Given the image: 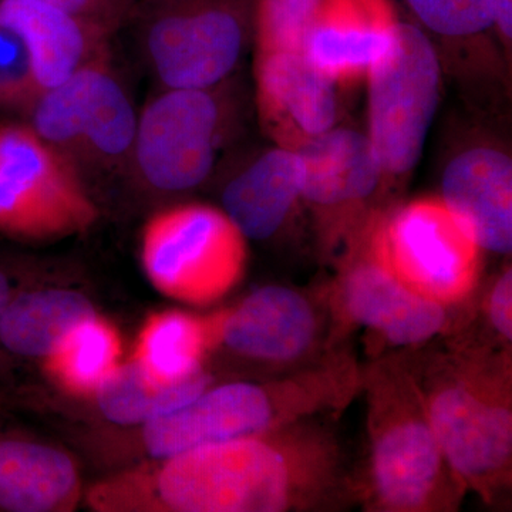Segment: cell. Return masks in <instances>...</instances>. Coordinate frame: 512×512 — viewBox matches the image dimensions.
<instances>
[{"mask_svg": "<svg viewBox=\"0 0 512 512\" xmlns=\"http://www.w3.org/2000/svg\"><path fill=\"white\" fill-rule=\"evenodd\" d=\"M120 357L119 332L96 313L76 326L43 362L63 392L89 397L120 365Z\"/></svg>", "mask_w": 512, "mask_h": 512, "instance_id": "24", "label": "cell"}, {"mask_svg": "<svg viewBox=\"0 0 512 512\" xmlns=\"http://www.w3.org/2000/svg\"><path fill=\"white\" fill-rule=\"evenodd\" d=\"M211 350L214 343L208 316L164 311L144 323L133 360L158 382L174 383L204 370Z\"/></svg>", "mask_w": 512, "mask_h": 512, "instance_id": "23", "label": "cell"}, {"mask_svg": "<svg viewBox=\"0 0 512 512\" xmlns=\"http://www.w3.org/2000/svg\"><path fill=\"white\" fill-rule=\"evenodd\" d=\"M322 0H255L258 53L302 52Z\"/></svg>", "mask_w": 512, "mask_h": 512, "instance_id": "25", "label": "cell"}, {"mask_svg": "<svg viewBox=\"0 0 512 512\" xmlns=\"http://www.w3.org/2000/svg\"><path fill=\"white\" fill-rule=\"evenodd\" d=\"M99 218L93 192L29 123L0 121V232L56 241L89 231Z\"/></svg>", "mask_w": 512, "mask_h": 512, "instance_id": "7", "label": "cell"}, {"mask_svg": "<svg viewBox=\"0 0 512 512\" xmlns=\"http://www.w3.org/2000/svg\"><path fill=\"white\" fill-rule=\"evenodd\" d=\"M96 313L92 301L72 289L19 293L0 320V345L12 355L45 360Z\"/></svg>", "mask_w": 512, "mask_h": 512, "instance_id": "21", "label": "cell"}, {"mask_svg": "<svg viewBox=\"0 0 512 512\" xmlns=\"http://www.w3.org/2000/svg\"><path fill=\"white\" fill-rule=\"evenodd\" d=\"M490 3L493 25L508 45L512 39V0H488Z\"/></svg>", "mask_w": 512, "mask_h": 512, "instance_id": "30", "label": "cell"}, {"mask_svg": "<svg viewBox=\"0 0 512 512\" xmlns=\"http://www.w3.org/2000/svg\"><path fill=\"white\" fill-rule=\"evenodd\" d=\"M369 140L384 174L419 164L440 100L441 69L426 33L399 22L392 45L367 73Z\"/></svg>", "mask_w": 512, "mask_h": 512, "instance_id": "11", "label": "cell"}, {"mask_svg": "<svg viewBox=\"0 0 512 512\" xmlns=\"http://www.w3.org/2000/svg\"><path fill=\"white\" fill-rule=\"evenodd\" d=\"M390 0H322L303 55L335 84L363 79L399 26Z\"/></svg>", "mask_w": 512, "mask_h": 512, "instance_id": "16", "label": "cell"}, {"mask_svg": "<svg viewBox=\"0 0 512 512\" xmlns=\"http://www.w3.org/2000/svg\"><path fill=\"white\" fill-rule=\"evenodd\" d=\"M208 319L214 349L249 362L292 372L320 360L323 313L309 296L288 286H262Z\"/></svg>", "mask_w": 512, "mask_h": 512, "instance_id": "13", "label": "cell"}, {"mask_svg": "<svg viewBox=\"0 0 512 512\" xmlns=\"http://www.w3.org/2000/svg\"><path fill=\"white\" fill-rule=\"evenodd\" d=\"M39 96L28 47L16 30L0 22V106L28 111Z\"/></svg>", "mask_w": 512, "mask_h": 512, "instance_id": "27", "label": "cell"}, {"mask_svg": "<svg viewBox=\"0 0 512 512\" xmlns=\"http://www.w3.org/2000/svg\"><path fill=\"white\" fill-rule=\"evenodd\" d=\"M362 393L367 460L356 498L369 511H456L466 490L448 466L403 356L363 369Z\"/></svg>", "mask_w": 512, "mask_h": 512, "instance_id": "4", "label": "cell"}, {"mask_svg": "<svg viewBox=\"0 0 512 512\" xmlns=\"http://www.w3.org/2000/svg\"><path fill=\"white\" fill-rule=\"evenodd\" d=\"M363 369L335 352L266 383L210 386L174 412L141 426V444L154 458L192 448L261 436L320 414L338 412L362 392Z\"/></svg>", "mask_w": 512, "mask_h": 512, "instance_id": "3", "label": "cell"}, {"mask_svg": "<svg viewBox=\"0 0 512 512\" xmlns=\"http://www.w3.org/2000/svg\"><path fill=\"white\" fill-rule=\"evenodd\" d=\"M212 384L201 370L180 382H158L137 362L119 365L93 394L104 419L117 426H144L184 406Z\"/></svg>", "mask_w": 512, "mask_h": 512, "instance_id": "22", "label": "cell"}, {"mask_svg": "<svg viewBox=\"0 0 512 512\" xmlns=\"http://www.w3.org/2000/svg\"><path fill=\"white\" fill-rule=\"evenodd\" d=\"M296 151L305 167L302 200L329 229L330 237L350 238V221L386 175L369 137L348 128H330Z\"/></svg>", "mask_w": 512, "mask_h": 512, "instance_id": "14", "label": "cell"}, {"mask_svg": "<svg viewBox=\"0 0 512 512\" xmlns=\"http://www.w3.org/2000/svg\"><path fill=\"white\" fill-rule=\"evenodd\" d=\"M29 124L89 185L94 177L127 174L138 111L106 53L40 93Z\"/></svg>", "mask_w": 512, "mask_h": 512, "instance_id": "5", "label": "cell"}, {"mask_svg": "<svg viewBox=\"0 0 512 512\" xmlns=\"http://www.w3.org/2000/svg\"><path fill=\"white\" fill-rule=\"evenodd\" d=\"M335 86L303 52L256 53V109L278 147L298 150L335 126Z\"/></svg>", "mask_w": 512, "mask_h": 512, "instance_id": "15", "label": "cell"}, {"mask_svg": "<svg viewBox=\"0 0 512 512\" xmlns=\"http://www.w3.org/2000/svg\"><path fill=\"white\" fill-rule=\"evenodd\" d=\"M13 298H15V293H13L12 281H10L8 272L0 266V320L5 315Z\"/></svg>", "mask_w": 512, "mask_h": 512, "instance_id": "31", "label": "cell"}, {"mask_svg": "<svg viewBox=\"0 0 512 512\" xmlns=\"http://www.w3.org/2000/svg\"><path fill=\"white\" fill-rule=\"evenodd\" d=\"M303 180L298 151L276 146L229 178L221 210L247 241H266L281 231L302 200Z\"/></svg>", "mask_w": 512, "mask_h": 512, "instance_id": "19", "label": "cell"}, {"mask_svg": "<svg viewBox=\"0 0 512 512\" xmlns=\"http://www.w3.org/2000/svg\"><path fill=\"white\" fill-rule=\"evenodd\" d=\"M424 28L443 37H474L494 28L488 0H404Z\"/></svg>", "mask_w": 512, "mask_h": 512, "instance_id": "26", "label": "cell"}, {"mask_svg": "<svg viewBox=\"0 0 512 512\" xmlns=\"http://www.w3.org/2000/svg\"><path fill=\"white\" fill-rule=\"evenodd\" d=\"M365 229L384 265L424 298L450 309L476 291L483 249L440 197L407 202Z\"/></svg>", "mask_w": 512, "mask_h": 512, "instance_id": "9", "label": "cell"}, {"mask_svg": "<svg viewBox=\"0 0 512 512\" xmlns=\"http://www.w3.org/2000/svg\"><path fill=\"white\" fill-rule=\"evenodd\" d=\"M485 313L488 323L493 328L497 338L505 346L511 345L512 340V269L507 266L495 279L487 299Z\"/></svg>", "mask_w": 512, "mask_h": 512, "instance_id": "29", "label": "cell"}, {"mask_svg": "<svg viewBox=\"0 0 512 512\" xmlns=\"http://www.w3.org/2000/svg\"><path fill=\"white\" fill-rule=\"evenodd\" d=\"M130 18L161 89L220 86L244 50V0H138Z\"/></svg>", "mask_w": 512, "mask_h": 512, "instance_id": "8", "label": "cell"}, {"mask_svg": "<svg viewBox=\"0 0 512 512\" xmlns=\"http://www.w3.org/2000/svg\"><path fill=\"white\" fill-rule=\"evenodd\" d=\"M0 22L16 30L28 47L40 93L106 53L111 36L45 0H0Z\"/></svg>", "mask_w": 512, "mask_h": 512, "instance_id": "18", "label": "cell"}, {"mask_svg": "<svg viewBox=\"0 0 512 512\" xmlns=\"http://www.w3.org/2000/svg\"><path fill=\"white\" fill-rule=\"evenodd\" d=\"M113 35L128 22L138 0H45Z\"/></svg>", "mask_w": 512, "mask_h": 512, "instance_id": "28", "label": "cell"}, {"mask_svg": "<svg viewBox=\"0 0 512 512\" xmlns=\"http://www.w3.org/2000/svg\"><path fill=\"white\" fill-rule=\"evenodd\" d=\"M217 89H161L138 111L127 170L138 187L170 197L210 178L227 123Z\"/></svg>", "mask_w": 512, "mask_h": 512, "instance_id": "10", "label": "cell"}, {"mask_svg": "<svg viewBox=\"0 0 512 512\" xmlns=\"http://www.w3.org/2000/svg\"><path fill=\"white\" fill-rule=\"evenodd\" d=\"M349 242L332 291L343 326H360L383 345L412 349L447 329L448 308L407 288L373 251L365 227Z\"/></svg>", "mask_w": 512, "mask_h": 512, "instance_id": "12", "label": "cell"}, {"mask_svg": "<svg viewBox=\"0 0 512 512\" xmlns=\"http://www.w3.org/2000/svg\"><path fill=\"white\" fill-rule=\"evenodd\" d=\"M356 497L332 431L312 419L261 436L208 444L109 478L97 511L301 512Z\"/></svg>", "mask_w": 512, "mask_h": 512, "instance_id": "1", "label": "cell"}, {"mask_svg": "<svg viewBox=\"0 0 512 512\" xmlns=\"http://www.w3.org/2000/svg\"><path fill=\"white\" fill-rule=\"evenodd\" d=\"M403 359L454 477L497 503L512 476L510 353L460 343Z\"/></svg>", "mask_w": 512, "mask_h": 512, "instance_id": "2", "label": "cell"}, {"mask_svg": "<svg viewBox=\"0 0 512 512\" xmlns=\"http://www.w3.org/2000/svg\"><path fill=\"white\" fill-rule=\"evenodd\" d=\"M80 498L79 468L66 451L0 436V510L70 512Z\"/></svg>", "mask_w": 512, "mask_h": 512, "instance_id": "20", "label": "cell"}, {"mask_svg": "<svg viewBox=\"0 0 512 512\" xmlns=\"http://www.w3.org/2000/svg\"><path fill=\"white\" fill-rule=\"evenodd\" d=\"M247 239L221 208L177 204L144 225L140 259L151 285L175 301L208 305L241 281Z\"/></svg>", "mask_w": 512, "mask_h": 512, "instance_id": "6", "label": "cell"}, {"mask_svg": "<svg viewBox=\"0 0 512 512\" xmlns=\"http://www.w3.org/2000/svg\"><path fill=\"white\" fill-rule=\"evenodd\" d=\"M440 198L483 251L511 254L512 161L505 151L480 146L451 158Z\"/></svg>", "mask_w": 512, "mask_h": 512, "instance_id": "17", "label": "cell"}]
</instances>
